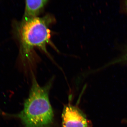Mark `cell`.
Segmentation results:
<instances>
[{"instance_id": "6da1fadb", "label": "cell", "mask_w": 127, "mask_h": 127, "mask_svg": "<svg viewBox=\"0 0 127 127\" xmlns=\"http://www.w3.org/2000/svg\"><path fill=\"white\" fill-rule=\"evenodd\" d=\"M32 82L24 108L15 116L20 119L25 127H51L54 119L48 95L51 82L41 87L33 76Z\"/></svg>"}, {"instance_id": "7a4b0ae2", "label": "cell", "mask_w": 127, "mask_h": 127, "mask_svg": "<svg viewBox=\"0 0 127 127\" xmlns=\"http://www.w3.org/2000/svg\"><path fill=\"white\" fill-rule=\"evenodd\" d=\"M55 21L52 16L47 14L42 17L22 21L18 31L23 57H29L31 51L36 47L49 55L47 46L55 47L51 41L50 27Z\"/></svg>"}, {"instance_id": "3957f363", "label": "cell", "mask_w": 127, "mask_h": 127, "mask_svg": "<svg viewBox=\"0 0 127 127\" xmlns=\"http://www.w3.org/2000/svg\"><path fill=\"white\" fill-rule=\"evenodd\" d=\"M63 127H92L91 122L82 111L69 102L62 114Z\"/></svg>"}, {"instance_id": "277c9868", "label": "cell", "mask_w": 127, "mask_h": 127, "mask_svg": "<svg viewBox=\"0 0 127 127\" xmlns=\"http://www.w3.org/2000/svg\"><path fill=\"white\" fill-rule=\"evenodd\" d=\"M48 2L47 0L26 1L22 21L38 17L37 16L42 11Z\"/></svg>"}, {"instance_id": "5b68a950", "label": "cell", "mask_w": 127, "mask_h": 127, "mask_svg": "<svg viewBox=\"0 0 127 127\" xmlns=\"http://www.w3.org/2000/svg\"><path fill=\"white\" fill-rule=\"evenodd\" d=\"M125 4H126V6H127V1H126V2H125Z\"/></svg>"}, {"instance_id": "8992f818", "label": "cell", "mask_w": 127, "mask_h": 127, "mask_svg": "<svg viewBox=\"0 0 127 127\" xmlns=\"http://www.w3.org/2000/svg\"><path fill=\"white\" fill-rule=\"evenodd\" d=\"M125 59H126V60H127V55L125 57Z\"/></svg>"}]
</instances>
